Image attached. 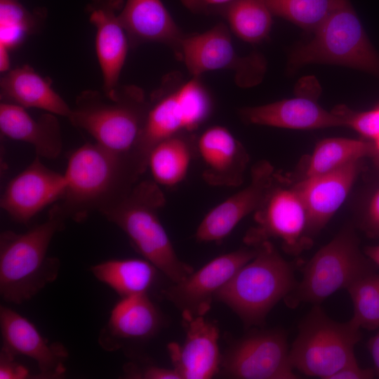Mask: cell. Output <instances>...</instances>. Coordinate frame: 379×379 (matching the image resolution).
<instances>
[{
  "instance_id": "4fadbf2b",
  "label": "cell",
  "mask_w": 379,
  "mask_h": 379,
  "mask_svg": "<svg viewBox=\"0 0 379 379\" xmlns=\"http://www.w3.org/2000/svg\"><path fill=\"white\" fill-rule=\"evenodd\" d=\"M257 252V246H250L218 256L183 280L173 283L162 294L181 311L182 319L204 316L217 292Z\"/></svg>"
},
{
  "instance_id": "d4e9b609",
  "label": "cell",
  "mask_w": 379,
  "mask_h": 379,
  "mask_svg": "<svg viewBox=\"0 0 379 379\" xmlns=\"http://www.w3.org/2000/svg\"><path fill=\"white\" fill-rule=\"evenodd\" d=\"M52 80L24 65L4 73L0 79V99L25 109L37 108L69 117L71 109L52 88Z\"/></svg>"
},
{
  "instance_id": "6da1fadb",
  "label": "cell",
  "mask_w": 379,
  "mask_h": 379,
  "mask_svg": "<svg viewBox=\"0 0 379 379\" xmlns=\"http://www.w3.org/2000/svg\"><path fill=\"white\" fill-rule=\"evenodd\" d=\"M64 175L65 190L48 214L78 222L118 203L141 176L129 154L111 151L96 142H87L71 154Z\"/></svg>"
},
{
  "instance_id": "7a4b0ae2",
  "label": "cell",
  "mask_w": 379,
  "mask_h": 379,
  "mask_svg": "<svg viewBox=\"0 0 379 379\" xmlns=\"http://www.w3.org/2000/svg\"><path fill=\"white\" fill-rule=\"evenodd\" d=\"M165 202L159 185L146 180L137 182L122 199L101 213L127 235L138 253L176 283L194 270L178 257L159 220L158 212Z\"/></svg>"
},
{
  "instance_id": "83f0119b",
  "label": "cell",
  "mask_w": 379,
  "mask_h": 379,
  "mask_svg": "<svg viewBox=\"0 0 379 379\" xmlns=\"http://www.w3.org/2000/svg\"><path fill=\"white\" fill-rule=\"evenodd\" d=\"M375 155L371 141L328 138L319 141L310 155L305 178L324 174L368 156Z\"/></svg>"
},
{
  "instance_id": "8fae6325",
  "label": "cell",
  "mask_w": 379,
  "mask_h": 379,
  "mask_svg": "<svg viewBox=\"0 0 379 379\" xmlns=\"http://www.w3.org/2000/svg\"><path fill=\"white\" fill-rule=\"evenodd\" d=\"M275 175L265 200L254 213L255 225L244 236L248 246L256 247L270 239L281 241L284 250L298 255L309 248L307 212L298 192L282 186Z\"/></svg>"
},
{
  "instance_id": "ffe728a7",
  "label": "cell",
  "mask_w": 379,
  "mask_h": 379,
  "mask_svg": "<svg viewBox=\"0 0 379 379\" xmlns=\"http://www.w3.org/2000/svg\"><path fill=\"white\" fill-rule=\"evenodd\" d=\"M246 123L277 128L310 130L345 127L342 117L327 111L314 95H299L290 99L239 109Z\"/></svg>"
},
{
  "instance_id": "9a60e30c",
  "label": "cell",
  "mask_w": 379,
  "mask_h": 379,
  "mask_svg": "<svg viewBox=\"0 0 379 379\" xmlns=\"http://www.w3.org/2000/svg\"><path fill=\"white\" fill-rule=\"evenodd\" d=\"M1 350L16 357L31 358L37 364L39 378L55 379L64 376L68 351L59 342H49L27 318L15 310L1 305Z\"/></svg>"
},
{
  "instance_id": "7402d4cb",
  "label": "cell",
  "mask_w": 379,
  "mask_h": 379,
  "mask_svg": "<svg viewBox=\"0 0 379 379\" xmlns=\"http://www.w3.org/2000/svg\"><path fill=\"white\" fill-rule=\"evenodd\" d=\"M119 18L131 48L161 43L171 47L178 57L185 34L161 0H126Z\"/></svg>"
},
{
  "instance_id": "277c9868",
  "label": "cell",
  "mask_w": 379,
  "mask_h": 379,
  "mask_svg": "<svg viewBox=\"0 0 379 379\" xmlns=\"http://www.w3.org/2000/svg\"><path fill=\"white\" fill-rule=\"evenodd\" d=\"M255 257L242 266L215 294L246 327L262 325L267 314L296 286L294 265L270 242L258 246Z\"/></svg>"
},
{
  "instance_id": "5b68a950",
  "label": "cell",
  "mask_w": 379,
  "mask_h": 379,
  "mask_svg": "<svg viewBox=\"0 0 379 379\" xmlns=\"http://www.w3.org/2000/svg\"><path fill=\"white\" fill-rule=\"evenodd\" d=\"M142 88L119 86L112 98L88 89L77 95L68 117L77 129L111 151L128 154L136 145L149 109Z\"/></svg>"
},
{
  "instance_id": "74e56055",
  "label": "cell",
  "mask_w": 379,
  "mask_h": 379,
  "mask_svg": "<svg viewBox=\"0 0 379 379\" xmlns=\"http://www.w3.org/2000/svg\"><path fill=\"white\" fill-rule=\"evenodd\" d=\"M366 227L368 232L379 236V190L371 199L367 211Z\"/></svg>"
},
{
  "instance_id": "f546056e",
  "label": "cell",
  "mask_w": 379,
  "mask_h": 379,
  "mask_svg": "<svg viewBox=\"0 0 379 379\" xmlns=\"http://www.w3.org/2000/svg\"><path fill=\"white\" fill-rule=\"evenodd\" d=\"M46 18L45 8L30 11L18 0H0V46L9 51L36 33Z\"/></svg>"
},
{
  "instance_id": "603a6c76",
  "label": "cell",
  "mask_w": 379,
  "mask_h": 379,
  "mask_svg": "<svg viewBox=\"0 0 379 379\" xmlns=\"http://www.w3.org/2000/svg\"><path fill=\"white\" fill-rule=\"evenodd\" d=\"M162 317L147 293L124 297L113 307L98 342L102 349L114 351L126 340H143L160 328Z\"/></svg>"
},
{
  "instance_id": "60d3db41",
  "label": "cell",
  "mask_w": 379,
  "mask_h": 379,
  "mask_svg": "<svg viewBox=\"0 0 379 379\" xmlns=\"http://www.w3.org/2000/svg\"><path fill=\"white\" fill-rule=\"evenodd\" d=\"M364 253L369 260L379 265V245L366 247Z\"/></svg>"
},
{
  "instance_id": "7c38bea8",
  "label": "cell",
  "mask_w": 379,
  "mask_h": 379,
  "mask_svg": "<svg viewBox=\"0 0 379 379\" xmlns=\"http://www.w3.org/2000/svg\"><path fill=\"white\" fill-rule=\"evenodd\" d=\"M223 375L238 379H298L285 331L253 332L233 344L221 363Z\"/></svg>"
},
{
  "instance_id": "1f68e13d",
  "label": "cell",
  "mask_w": 379,
  "mask_h": 379,
  "mask_svg": "<svg viewBox=\"0 0 379 379\" xmlns=\"http://www.w3.org/2000/svg\"><path fill=\"white\" fill-rule=\"evenodd\" d=\"M347 290L353 305L350 320L360 328L377 329L379 327V274L370 272Z\"/></svg>"
},
{
  "instance_id": "e575fe53",
  "label": "cell",
  "mask_w": 379,
  "mask_h": 379,
  "mask_svg": "<svg viewBox=\"0 0 379 379\" xmlns=\"http://www.w3.org/2000/svg\"><path fill=\"white\" fill-rule=\"evenodd\" d=\"M29 371L15 360V357L1 350L0 379H27Z\"/></svg>"
},
{
  "instance_id": "4316f807",
  "label": "cell",
  "mask_w": 379,
  "mask_h": 379,
  "mask_svg": "<svg viewBox=\"0 0 379 379\" xmlns=\"http://www.w3.org/2000/svg\"><path fill=\"white\" fill-rule=\"evenodd\" d=\"M90 270L121 298L147 293L158 271L145 258L111 259L92 266Z\"/></svg>"
},
{
  "instance_id": "5bb4252c",
  "label": "cell",
  "mask_w": 379,
  "mask_h": 379,
  "mask_svg": "<svg viewBox=\"0 0 379 379\" xmlns=\"http://www.w3.org/2000/svg\"><path fill=\"white\" fill-rule=\"evenodd\" d=\"M65 187L64 173L48 168L36 156L7 184L0 206L13 220L27 224L41 211L55 203Z\"/></svg>"
},
{
  "instance_id": "e0dca14e",
  "label": "cell",
  "mask_w": 379,
  "mask_h": 379,
  "mask_svg": "<svg viewBox=\"0 0 379 379\" xmlns=\"http://www.w3.org/2000/svg\"><path fill=\"white\" fill-rule=\"evenodd\" d=\"M124 0H90L86 6L89 21L96 29L95 51L101 69L102 92L114 97L129 46L119 13Z\"/></svg>"
},
{
  "instance_id": "d6a6232c",
  "label": "cell",
  "mask_w": 379,
  "mask_h": 379,
  "mask_svg": "<svg viewBox=\"0 0 379 379\" xmlns=\"http://www.w3.org/2000/svg\"><path fill=\"white\" fill-rule=\"evenodd\" d=\"M339 113L351 128L373 142L375 155L379 156V106L366 112H354L345 105L339 107Z\"/></svg>"
},
{
  "instance_id": "ac0fdd59",
  "label": "cell",
  "mask_w": 379,
  "mask_h": 379,
  "mask_svg": "<svg viewBox=\"0 0 379 379\" xmlns=\"http://www.w3.org/2000/svg\"><path fill=\"white\" fill-rule=\"evenodd\" d=\"M359 161L351 162L324 174L304 178L293 186L306 209L308 237L319 233L343 204L359 174Z\"/></svg>"
},
{
  "instance_id": "d590c367",
  "label": "cell",
  "mask_w": 379,
  "mask_h": 379,
  "mask_svg": "<svg viewBox=\"0 0 379 379\" xmlns=\"http://www.w3.org/2000/svg\"><path fill=\"white\" fill-rule=\"evenodd\" d=\"M234 0H180L190 11L195 13H220Z\"/></svg>"
},
{
  "instance_id": "2e32d148",
  "label": "cell",
  "mask_w": 379,
  "mask_h": 379,
  "mask_svg": "<svg viewBox=\"0 0 379 379\" xmlns=\"http://www.w3.org/2000/svg\"><path fill=\"white\" fill-rule=\"evenodd\" d=\"M275 174L270 162L260 161L251 169L248 185L212 208L195 233L199 242L218 243L246 216L255 212L265 200Z\"/></svg>"
},
{
  "instance_id": "4dcf8cb0",
  "label": "cell",
  "mask_w": 379,
  "mask_h": 379,
  "mask_svg": "<svg viewBox=\"0 0 379 379\" xmlns=\"http://www.w3.org/2000/svg\"><path fill=\"white\" fill-rule=\"evenodd\" d=\"M345 0H264L273 15L314 32Z\"/></svg>"
},
{
  "instance_id": "3957f363",
  "label": "cell",
  "mask_w": 379,
  "mask_h": 379,
  "mask_svg": "<svg viewBox=\"0 0 379 379\" xmlns=\"http://www.w3.org/2000/svg\"><path fill=\"white\" fill-rule=\"evenodd\" d=\"M65 224L48 214L46 221L24 233H1L0 294L5 301L21 304L56 279L60 260L48 256L47 252L54 235Z\"/></svg>"
},
{
  "instance_id": "cb8c5ba5",
  "label": "cell",
  "mask_w": 379,
  "mask_h": 379,
  "mask_svg": "<svg viewBox=\"0 0 379 379\" xmlns=\"http://www.w3.org/2000/svg\"><path fill=\"white\" fill-rule=\"evenodd\" d=\"M0 131L8 138L32 145L40 158L55 159L62 152L60 123L52 113L43 114L35 119L25 108L1 102Z\"/></svg>"
},
{
  "instance_id": "d6986e66",
  "label": "cell",
  "mask_w": 379,
  "mask_h": 379,
  "mask_svg": "<svg viewBox=\"0 0 379 379\" xmlns=\"http://www.w3.org/2000/svg\"><path fill=\"white\" fill-rule=\"evenodd\" d=\"M182 320L186 329L183 343L167 346L173 368L181 379L211 378L221 365L218 328L204 316Z\"/></svg>"
},
{
  "instance_id": "44dd1931",
  "label": "cell",
  "mask_w": 379,
  "mask_h": 379,
  "mask_svg": "<svg viewBox=\"0 0 379 379\" xmlns=\"http://www.w3.org/2000/svg\"><path fill=\"white\" fill-rule=\"evenodd\" d=\"M204 166L203 179L213 186L237 187L249 161L242 144L225 127L213 126L196 140Z\"/></svg>"
},
{
  "instance_id": "f35d334b",
  "label": "cell",
  "mask_w": 379,
  "mask_h": 379,
  "mask_svg": "<svg viewBox=\"0 0 379 379\" xmlns=\"http://www.w3.org/2000/svg\"><path fill=\"white\" fill-rule=\"evenodd\" d=\"M368 348L373 361L375 375L379 378V331L369 340Z\"/></svg>"
},
{
  "instance_id": "8d00e7d4",
  "label": "cell",
  "mask_w": 379,
  "mask_h": 379,
  "mask_svg": "<svg viewBox=\"0 0 379 379\" xmlns=\"http://www.w3.org/2000/svg\"><path fill=\"white\" fill-rule=\"evenodd\" d=\"M375 376L374 369L361 368L356 361L342 368L330 379H371Z\"/></svg>"
},
{
  "instance_id": "30bf717a",
  "label": "cell",
  "mask_w": 379,
  "mask_h": 379,
  "mask_svg": "<svg viewBox=\"0 0 379 379\" xmlns=\"http://www.w3.org/2000/svg\"><path fill=\"white\" fill-rule=\"evenodd\" d=\"M178 58L182 59L192 77H199L210 71L228 69L234 73L235 82L242 88L260 83L266 72V62L262 55H238L228 27L223 23H218L203 33L185 35Z\"/></svg>"
},
{
  "instance_id": "f1b7e54d",
  "label": "cell",
  "mask_w": 379,
  "mask_h": 379,
  "mask_svg": "<svg viewBox=\"0 0 379 379\" xmlns=\"http://www.w3.org/2000/svg\"><path fill=\"white\" fill-rule=\"evenodd\" d=\"M232 31L250 44H258L268 36L272 13L264 0H234L221 13Z\"/></svg>"
},
{
  "instance_id": "ba28073f",
  "label": "cell",
  "mask_w": 379,
  "mask_h": 379,
  "mask_svg": "<svg viewBox=\"0 0 379 379\" xmlns=\"http://www.w3.org/2000/svg\"><path fill=\"white\" fill-rule=\"evenodd\" d=\"M360 329L351 320L331 319L314 305L299 325L290 349L293 367L305 375L330 379L357 361L354 347L361 338Z\"/></svg>"
},
{
  "instance_id": "484cf974",
  "label": "cell",
  "mask_w": 379,
  "mask_h": 379,
  "mask_svg": "<svg viewBox=\"0 0 379 379\" xmlns=\"http://www.w3.org/2000/svg\"><path fill=\"white\" fill-rule=\"evenodd\" d=\"M195 143L191 133H181L157 144L147 160L154 181L168 187L182 182L187 174Z\"/></svg>"
},
{
  "instance_id": "8992f818",
  "label": "cell",
  "mask_w": 379,
  "mask_h": 379,
  "mask_svg": "<svg viewBox=\"0 0 379 379\" xmlns=\"http://www.w3.org/2000/svg\"><path fill=\"white\" fill-rule=\"evenodd\" d=\"M307 44L290 55L288 69L310 64L345 66L379 79V55L349 0L340 4L314 32Z\"/></svg>"
},
{
  "instance_id": "52a82bcc",
  "label": "cell",
  "mask_w": 379,
  "mask_h": 379,
  "mask_svg": "<svg viewBox=\"0 0 379 379\" xmlns=\"http://www.w3.org/2000/svg\"><path fill=\"white\" fill-rule=\"evenodd\" d=\"M168 82L154 92L145 122L129 155L142 175L152 148L161 141L181 133H191L201 125L212 110L211 95L199 77H192L177 88Z\"/></svg>"
},
{
  "instance_id": "ab89813d",
  "label": "cell",
  "mask_w": 379,
  "mask_h": 379,
  "mask_svg": "<svg viewBox=\"0 0 379 379\" xmlns=\"http://www.w3.org/2000/svg\"><path fill=\"white\" fill-rule=\"evenodd\" d=\"M9 50L0 46V72L5 73L10 70Z\"/></svg>"
},
{
  "instance_id": "836d02e7",
  "label": "cell",
  "mask_w": 379,
  "mask_h": 379,
  "mask_svg": "<svg viewBox=\"0 0 379 379\" xmlns=\"http://www.w3.org/2000/svg\"><path fill=\"white\" fill-rule=\"evenodd\" d=\"M126 375L131 378L142 379H181L178 373L173 368H168L155 365L138 368L135 364L128 365Z\"/></svg>"
},
{
  "instance_id": "9c48e42d",
  "label": "cell",
  "mask_w": 379,
  "mask_h": 379,
  "mask_svg": "<svg viewBox=\"0 0 379 379\" xmlns=\"http://www.w3.org/2000/svg\"><path fill=\"white\" fill-rule=\"evenodd\" d=\"M302 270V279L284 298L290 307L302 302L318 305L373 272L370 262L359 249L353 231L349 228L343 230L317 251Z\"/></svg>"
}]
</instances>
